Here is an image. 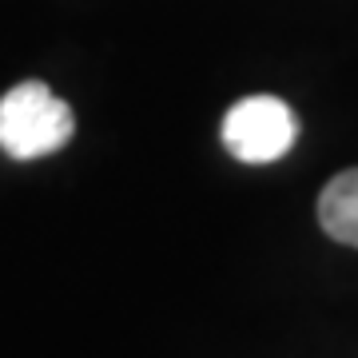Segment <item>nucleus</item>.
Returning a JSON list of instances; mask_svg holds the SVG:
<instances>
[{
  "instance_id": "1",
  "label": "nucleus",
  "mask_w": 358,
  "mask_h": 358,
  "mask_svg": "<svg viewBox=\"0 0 358 358\" xmlns=\"http://www.w3.org/2000/svg\"><path fill=\"white\" fill-rule=\"evenodd\" d=\"M76 131V115L48 84L24 80L0 96V148L13 159H40L60 152Z\"/></svg>"
},
{
  "instance_id": "3",
  "label": "nucleus",
  "mask_w": 358,
  "mask_h": 358,
  "mask_svg": "<svg viewBox=\"0 0 358 358\" xmlns=\"http://www.w3.org/2000/svg\"><path fill=\"white\" fill-rule=\"evenodd\" d=\"M319 223L334 243L358 247V167L338 171L319 195Z\"/></svg>"
},
{
  "instance_id": "2",
  "label": "nucleus",
  "mask_w": 358,
  "mask_h": 358,
  "mask_svg": "<svg viewBox=\"0 0 358 358\" xmlns=\"http://www.w3.org/2000/svg\"><path fill=\"white\" fill-rule=\"evenodd\" d=\"M299 140V120L279 96H243L223 115V148L239 164H275Z\"/></svg>"
}]
</instances>
